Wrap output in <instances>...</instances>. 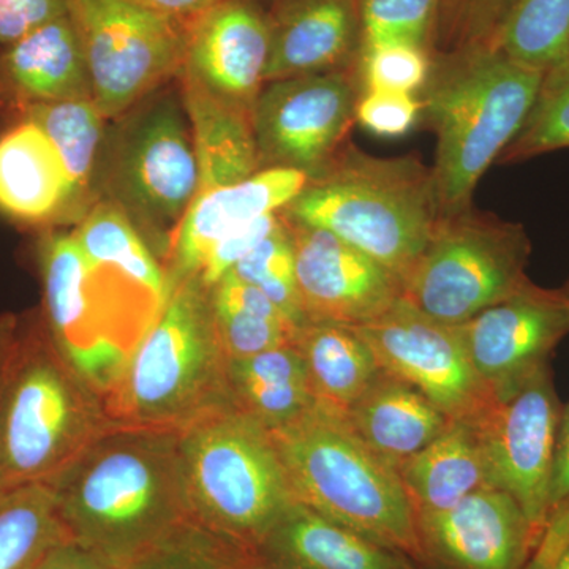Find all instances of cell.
Segmentation results:
<instances>
[{"label": "cell", "mask_w": 569, "mask_h": 569, "mask_svg": "<svg viewBox=\"0 0 569 569\" xmlns=\"http://www.w3.org/2000/svg\"><path fill=\"white\" fill-rule=\"evenodd\" d=\"M51 485L71 541L114 569L190 520L179 433L112 426Z\"/></svg>", "instance_id": "cell-1"}, {"label": "cell", "mask_w": 569, "mask_h": 569, "mask_svg": "<svg viewBox=\"0 0 569 569\" xmlns=\"http://www.w3.org/2000/svg\"><path fill=\"white\" fill-rule=\"evenodd\" d=\"M284 222L320 228L406 282L438 220L432 168L417 157L380 159L342 148L282 212Z\"/></svg>", "instance_id": "cell-2"}, {"label": "cell", "mask_w": 569, "mask_h": 569, "mask_svg": "<svg viewBox=\"0 0 569 569\" xmlns=\"http://www.w3.org/2000/svg\"><path fill=\"white\" fill-rule=\"evenodd\" d=\"M233 408L211 291L198 277L170 283L167 301L104 397L114 426L181 433Z\"/></svg>", "instance_id": "cell-3"}, {"label": "cell", "mask_w": 569, "mask_h": 569, "mask_svg": "<svg viewBox=\"0 0 569 569\" xmlns=\"http://www.w3.org/2000/svg\"><path fill=\"white\" fill-rule=\"evenodd\" d=\"M542 77L489 43L471 44L430 71L419 99L437 133L432 178L440 217L470 209L478 182L522 129Z\"/></svg>", "instance_id": "cell-4"}, {"label": "cell", "mask_w": 569, "mask_h": 569, "mask_svg": "<svg viewBox=\"0 0 569 569\" xmlns=\"http://www.w3.org/2000/svg\"><path fill=\"white\" fill-rule=\"evenodd\" d=\"M112 426L102 397L56 346L41 309L21 313L0 406V490L51 482Z\"/></svg>", "instance_id": "cell-5"}, {"label": "cell", "mask_w": 569, "mask_h": 569, "mask_svg": "<svg viewBox=\"0 0 569 569\" xmlns=\"http://www.w3.org/2000/svg\"><path fill=\"white\" fill-rule=\"evenodd\" d=\"M269 433L299 503L425 567L417 511L402 479L346 418L316 407Z\"/></svg>", "instance_id": "cell-6"}, {"label": "cell", "mask_w": 569, "mask_h": 569, "mask_svg": "<svg viewBox=\"0 0 569 569\" xmlns=\"http://www.w3.org/2000/svg\"><path fill=\"white\" fill-rule=\"evenodd\" d=\"M36 263L52 339L104 403L164 301L122 272L89 261L71 231L44 230Z\"/></svg>", "instance_id": "cell-7"}, {"label": "cell", "mask_w": 569, "mask_h": 569, "mask_svg": "<svg viewBox=\"0 0 569 569\" xmlns=\"http://www.w3.org/2000/svg\"><path fill=\"white\" fill-rule=\"evenodd\" d=\"M190 520L236 548L257 550L296 503L271 433L234 408L179 433Z\"/></svg>", "instance_id": "cell-8"}, {"label": "cell", "mask_w": 569, "mask_h": 569, "mask_svg": "<svg viewBox=\"0 0 569 569\" xmlns=\"http://www.w3.org/2000/svg\"><path fill=\"white\" fill-rule=\"evenodd\" d=\"M114 122L104 137L97 192L102 187V198L119 206L149 247L152 242L168 258L200 190L181 88H160Z\"/></svg>", "instance_id": "cell-9"}, {"label": "cell", "mask_w": 569, "mask_h": 569, "mask_svg": "<svg viewBox=\"0 0 569 569\" xmlns=\"http://www.w3.org/2000/svg\"><path fill=\"white\" fill-rule=\"evenodd\" d=\"M530 252L522 224L471 209L441 217L403 282L402 299L441 323H467L533 284Z\"/></svg>", "instance_id": "cell-10"}, {"label": "cell", "mask_w": 569, "mask_h": 569, "mask_svg": "<svg viewBox=\"0 0 569 569\" xmlns=\"http://www.w3.org/2000/svg\"><path fill=\"white\" fill-rule=\"evenodd\" d=\"M69 14L84 52L92 102L108 122L178 80L190 22L134 0H70Z\"/></svg>", "instance_id": "cell-11"}, {"label": "cell", "mask_w": 569, "mask_h": 569, "mask_svg": "<svg viewBox=\"0 0 569 569\" xmlns=\"http://www.w3.org/2000/svg\"><path fill=\"white\" fill-rule=\"evenodd\" d=\"M361 92L347 69L264 82L252 104L261 168L321 173L342 151Z\"/></svg>", "instance_id": "cell-12"}, {"label": "cell", "mask_w": 569, "mask_h": 569, "mask_svg": "<svg viewBox=\"0 0 569 569\" xmlns=\"http://www.w3.org/2000/svg\"><path fill=\"white\" fill-rule=\"evenodd\" d=\"M353 328L385 372L417 388L452 421L475 425L497 399L471 365L460 326L433 320L400 299Z\"/></svg>", "instance_id": "cell-13"}, {"label": "cell", "mask_w": 569, "mask_h": 569, "mask_svg": "<svg viewBox=\"0 0 569 569\" xmlns=\"http://www.w3.org/2000/svg\"><path fill=\"white\" fill-rule=\"evenodd\" d=\"M561 411L549 366L497 397L475 425L492 488L518 501L541 541Z\"/></svg>", "instance_id": "cell-14"}, {"label": "cell", "mask_w": 569, "mask_h": 569, "mask_svg": "<svg viewBox=\"0 0 569 569\" xmlns=\"http://www.w3.org/2000/svg\"><path fill=\"white\" fill-rule=\"evenodd\" d=\"M471 365L496 397L518 389L569 335V291L531 284L459 325Z\"/></svg>", "instance_id": "cell-15"}, {"label": "cell", "mask_w": 569, "mask_h": 569, "mask_svg": "<svg viewBox=\"0 0 569 569\" xmlns=\"http://www.w3.org/2000/svg\"><path fill=\"white\" fill-rule=\"evenodd\" d=\"M284 223L307 323L366 325L402 299V282L369 254L320 228Z\"/></svg>", "instance_id": "cell-16"}, {"label": "cell", "mask_w": 569, "mask_h": 569, "mask_svg": "<svg viewBox=\"0 0 569 569\" xmlns=\"http://www.w3.org/2000/svg\"><path fill=\"white\" fill-rule=\"evenodd\" d=\"M417 518L425 567L430 569H527L539 545L518 501L496 488Z\"/></svg>", "instance_id": "cell-17"}, {"label": "cell", "mask_w": 569, "mask_h": 569, "mask_svg": "<svg viewBox=\"0 0 569 569\" xmlns=\"http://www.w3.org/2000/svg\"><path fill=\"white\" fill-rule=\"evenodd\" d=\"M271 32L249 0H220L190 22L179 81L252 110L266 82Z\"/></svg>", "instance_id": "cell-18"}, {"label": "cell", "mask_w": 569, "mask_h": 569, "mask_svg": "<svg viewBox=\"0 0 569 569\" xmlns=\"http://www.w3.org/2000/svg\"><path fill=\"white\" fill-rule=\"evenodd\" d=\"M309 176L290 168H261L257 173L198 193L183 216L168 254L171 282L200 274L213 247L264 216L282 212L305 189Z\"/></svg>", "instance_id": "cell-19"}, {"label": "cell", "mask_w": 569, "mask_h": 569, "mask_svg": "<svg viewBox=\"0 0 569 569\" xmlns=\"http://www.w3.org/2000/svg\"><path fill=\"white\" fill-rule=\"evenodd\" d=\"M84 99L91 82L70 14L0 47V112Z\"/></svg>", "instance_id": "cell-20"}, {"label": "cell", "mask_w": 569, "mask_h": 569, "mask_svg": "<svg viewBox=\"0 0 569 569\" xmlns=\"http://www.w3.org/2000/svg\"><path fill=\"white\" fill-rule=\"evenodd\" d=\"M71 187L58 149L24 119L0 134V213L24 227L70 223Z\"/></svg>", "instance_id": "cell-21"}, {"label": "cell", "mask_w": 569, "mask_h": 569, "mask_svg": "<svg viewBox=\"0 0 569 569\" xmlns=\"http://www.w3.org/2000/svg\"><path fill=\"white\" fill-rule=\"evenodd\" d=\"M268 21L266 82L346 70L361 29L355 0H280Z\"/></svg>", "instance_id": "cell-22"}, {"label": "cell", "mask_w": 569, "mask_h": 569, "mask_svg": "<svg viewBox=\"0 0 569 569\" xmlns=\"http://www.w3.org/2000/svg\"><path fill=\"white\" fill-rule=\"evenodd\" d=\"M257 552L277 569H418L410 557L326 519L296 501Z\"/></svg>", "instance_id": "cell-23"}, {"label": "cell", "mask_w": 569, "mask_h": 569, "mask_svg": "<svg viewBox=\"0 0 569 569\" xmlns=\"http://www.w3.org/2000/svg\"><path fill=\"white\" fill-rule=\"evenodd\" d=\"M346 421L362 443L397 470L443 433L452 419L417 388L381 370Z\"/></svg>", "instance_id": "cell-24"}, {"label": "cell", "mask_w": 569, "mask_h": 569, "mask_svg": "<svg viewBox=\"0 0 569 569\" xmlns=\"http://www.w3.org/2000/svg\"><path fill=\"white\" fill-rule=\"evenodd\" d=\"M418 515L447 511L478 490L492 488L477 430L451 421L425 449L397 468Z\"/></svg>", "instance_id": "cell-25"}, {"label": "cell", "mask_w": 569, "mask_h": 569, "mask_svg": "<svg viewBox=\"0 0 569 569\" xmlns=\"http://www.w3.org/2000/svg\"><path fill=\"white\" fill-rule=\"evenodd\" d=\"M179 88L200 173L198 193L230 186L260 171L252 110L224 103L190 82L179 81Z\"/></svg>", "instance_id": "cell-26"}, {"label": "cell", "mask_w": 569, "mask_h": 569, "mask_svg": "<svg viewBox=\"0 0 569 569\" xmlns=\"http://www.w3.org/2000/svg\"><path fill=\"white\" fill-rule=\"evenodd\" d=\"M228 383L234 410L269 432L291 425L317 407L305 361L295 343L228 359Z\"/></svg>", "instance_id": "cell-27"}, {"label": "cell", "mask_w": 569, "mask_h": 569, "mask_svg": "<svg viewBox=\"0 0 569 569\" xmlns=\"http://www.w3.org/2000/svg\"><path fill=\"white\" fill-rule=\"evenodd\" d=\"M295 346L302 356L317 407L346 418L381 373L376 353L353 326L307 323Z\"/></svg>", "instance_id": "cell-28"}, {"label": "cell", "mask_w": 569, "mask_h": 569, "mask_svg": "<svg viewBox=\"0 0 569 569\" xmlns=\"http://www.w3.org/2000/svg\"><path fill=\"white\" fill-rule=\"evenodd\" d=\"M11 118L39 126L58 149L71 187L70 223H80L96 204L107 119L89 99L37 104Z\"/></svg>", "instance_id": "cell-29"}, {"label": "cell", "mask_w": 569, "mask_h": 569, "mask_svg": "<svg viewBox=\"0 0 569 569\" xmlns=\"http://www.w3.org/2000/svg\"><path fill=\"white\" fill-rule=\"evenodd\" d=\"M209 291L217 332L228 359L295 343L298 326L252 283L228 272Z\"/></svg>", "instance_id": "cell-30"}, {"label": "cell", "mask_w": 569, "mask_h": 569, "mask_svg": "<svg viewBox=\"0 0 569 569\" xmlns=\"http://www.w3.org/2000/svg\"><path fill=\"white\" fill-rule=\"evenodd\" d=\"M71 233L89 261L122 272L167 301L170 293L167 268L119 206L99 198Z\"/></svg>", "instance_id": "cell-31"}, {"label": "cell", "mask_w": 569, "mask_h": 569, "mask_svg": "<svg viewBox=\"0 0 569 569\" xmlns=\"http://www.w3.org/2000/svg\"><path fill=\"white\" fill-rule=\"evenodd\" d=\"M69 539L51 482L0 490V569H36Z\"/></svg>", "instance_id": "cell-32"}, {"label": "cell", "mask_w": 569, "mask_h": 569, "mask_svg": "<svg viewBox=\"0 0 569 569\" xmlns=\"http://www.w3.org/2000/svg\"><path fill=\"white\" fill-rule=\"evenodd\" d=\"M490 47L546 71L569 62V0H507Z\"/></svg>", "instance_id": "cell-33"}, {"label": "cell", "mask_w": 569, "mask_h": 569, "mask_svg": "<svg viewBox=\"0 0 569 569\" xmlns=\"http://www.w3.org/2000/svg\"><path fill=\"white\" fill-rule=\"evenodd\" d=\"M233 274L252 283L293 321L299 329L307 325L296 279V257L290 230L280 222L244 260L234 266Z\"/></svg>", "instance_id": "cell-34"}, {"label": "cell", "mask_w": 569, "mask_h": 569, "mask_svg": "<svg viewBox=\"0 0 569 569\" xmlns=\"http://www.w3.org/2000/svg\"><path fill=\"white\" fill-rule=\"evenodd\" d=\"M569 148V62L546 71L533 107L500 162Z\"/></svg>", "instance_id": "cell-35"}, {"label": "cell", "mask_w": 569, "mask_h": 569, "mask_svg": "<svg viewBox=\"0 0 569 569\" xmlns=\"http://www.w3.org/2000/svg\"><path fill=\"white\" fill-rule=\"evenodd\" d=\"M438 0H359L362 44L411 43L425 48Z\"/></svg>", "instance_id": "cell-36"}, {"label": "cell", "mask_w": 569, "mask_h": 569, "mask_svg": "<svg viewBox=\"0 0 569 569\" xmlns=\"http://www.w3.org/2000/svg\"><path fill=\"white\" fill-rule=\"evenodd\" d=\"M239 549L189 520L122 569H224Z\"/></svg>", "instance_id": "cell-37"}, {"label": "cell", "mask_w": 569, "mask_h": 569, "mask_svg": "<svg viewBox=\"0 0 569 569\" xmlns=\"http://www.w3.org/2000/svg\"><path fill=\"white\" fill-rule=\"evenodd\" d=\"M359 71L365 91L417 93L429 80L432 63L418 44H362Z\"/></svg>", "instance_id": "cell-38"}, {"label": "cell", "mask_w": 569, "mask_h": 569, "mask_svg": "<svg viewBox=\"0 0 569 569\" xmlns=\"http://www.w3.org/2000/svg\"><path fill=\"white\" fill-rule=\"evenodd\" d=\"M569 546V406L561 415L556 458L550 477L548 518L531 567L552 569Z\"/></svg>", "instance_id": "cell-39"}, {"label": "cell", "mask_w": 569, "mask_h": 569, "mask_svg": "<svg viewBox=\"0 0 569 569\" xmlns=\"http://www.w3.org/2000/svg\"><path fill=\"white\" fill-rule=\"evenodd\" d=\"M421 114V99L415 93L362 91L356 107V121L381 138L403 137Z\"/></svg>", "instance_id": "cell-40"}, {"label": "cell", "mask_w": 569, "mask_h": 569, "mask_svg": "<svg viewBox=\"0 0 569 569\" xmlns=\"http://www.w3.org/2000/svg\"><path fill=\"white\" fill-rule=\"evenodd\" d=\"M279 222L280 212L271 213V216L261 217V219L246 224L241 230L227 236L208 254L203 266H201L200 274L197 276L198 279L203 282L204 287L212 288L228 272L233 271L234 266L244 260L247 254L252 252L254 247L260 244Z\"/></svg>", "instance_id": "cell-41"}, {"label": "cell", "mask_w": 569, "mask_h": 569, "mask_svg": "<svg viewBox=\"0 0 569 569\" xmlns=\"http://www.w3.org/2000/svg\"><path fill=\"white\" fill-rule=\"evenodd\" d=\"M70 0H0V47L69 14Z\"/></svg>", "instance_id": "cell-42"}, {"label": "cell", "mask_w": 569, "mask_h": 569, "mask_svg": "<svg viewBox=\"0 0 569 569\" xmlns=\"http://www.w3.org/2000/svg\"><path fill=\"white\" fill-rule=\"evenodd\" d=\"M507 0H466L463 29L471 44L488 43Z\"/></svg>", "instance_id": "cell-43"}, {"label": "cell", "mask_w": 569, "mask_h": 569, "mask_svg": "<svg viewBox=\"0 0 569 569\" xmlns=\"http://www.w3.org/2000/svg\"><path fill=\"white\" fill-rule=\"evenodd\" d=\"M36 569H114L103 563L91 552L80 548L77 542H62L58 548L52 549Z\"/></svg>", "instance_id": "cell-44"}, {"label": "cell", "mask_w": 569, "mask_h": 569, "mask_svg": "<svg viewBox=\"0 0 569 569\" xmlns=\"http://www.w3.org/2000/svg\"><path fill=\"white\" fill-rule=\"evenodd\" d=\"M148 9L183 22H192L220 0H134Z\"/></svg>", "instance_id": "cell-45"}, {"label": "cell", "mask_w": 569, "mask_h": 569, "mask_svg": "<svg viewBox=\"0 0 569 569\" xmlns=\"http://www.w3.org/2000/svg\"><path fill=\"white\" fill-rule=\"evenodd\" d=\"M21 316L17 313H2L0 316V406H2L3 391H6L7 377L17 347L18 332H20Z\"/></svg>", "instance_id": "cell-46"}, {"label": "cell", "mask_w": 569, "mask_h": 569, "mask_svg": "<svg viewBox=\"0 0 569 569\" xmlns=\"http://www.w3.org/2000/svg\"><path fill=\"white\" fill-rule=\"evenodd\" d=\"M224 569H277L266 561L257 550L239 549Z\"/></svg>", "instance_id": "cell-47"}, {"label": "cell", "mask_w": 569, "mask_h": 569, "mask_svg": "<svg viewBox=\"0 0 569 569\" xmlns=\"http://www.w3.org/2000/svg\"><path fill=\"white\" fill-rule=\"evenodd\" d=\"M552 569H569V546L563 550Z\"/></svg>", "instance_id": "cell-48"}, {"label": "cell", "mask_w": 569, "mask_h": 569, "mask_svg": "<svg viewBox=\"0 0 569 569\" xmlns=\"http://www.w3.org/2000/svg\"><path fill=\"white\" fill-rule=\"evenodd\" d=\"M418 569H430V568L422 567V565H421V567H419Z\"/></svg>", "instance_id": "cell-49"}]
</instances>
